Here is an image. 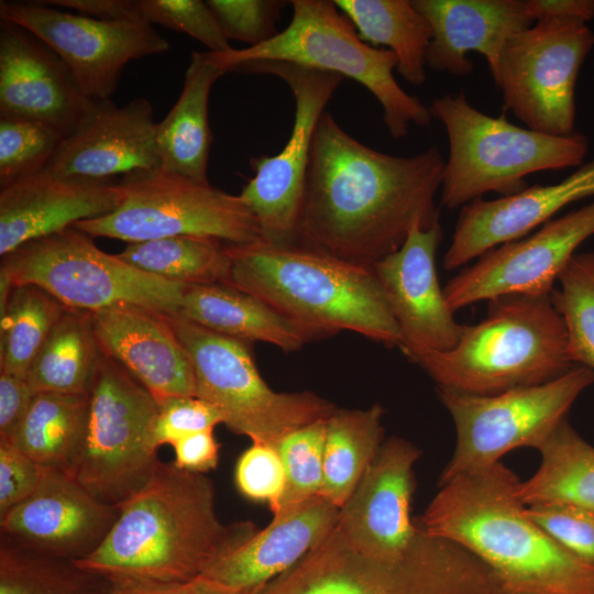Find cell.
Listing matches in <instances>:
<instances>
[{
	"instance_id": "37",
	"label": "cell",
	"mask_w": 594,
	"mask_h": 594,
	"mask_svg": "<svg viewBox=\"0 0 594 594\" xmlns=\"http://www.w3.org/2000/svg\"><path fill=\"white\" fill-rule=\"evenodd\" d=\"M558 282L550 297L566 329L569 356L594 371V252L575 253Z\"/></svg>"
},
{
	"instance_id": "4",
	"label": "cell",
	"mask_w": 594,
	"mask_h": 594,
	"mask_svg": "<svg viewBox=\"0 0 594 594\" xmlns=\"http://www.w3.org/2000/svg\"><path fill=\"white\" fill-rule=\"evenodd\" d=\"M226 284L266 302L314 339L352 331L388 346L403 338L372 266L301 244H226Z\"/></svg>"
},
{
	"instance_id": "35",
	"label": "cell",
	"mask_w": 594,
	"mask_h": 594,
	"mask_svg": "<svg viewBox=\"0 0 594 594\" xmlns=\"http://www.w3.org/2000/svg\"><path fill=\"white\" fill-rule=\"evenodd\" d=\"M65 308L36 285H13L6 306L0 309L1 373L26 380Z\"/></svg>"
},
{
	"instance_id": "1",
	"label": "cell",
	"mask_w": 594,
	"mask_h": 594,
	"mask_svg": "<svg viewBox=\"0 0 594 594\" xmlns=\"http://www.w3.org/2000/svg\"><path fill=\"white\" fill-rule=\"evenodd\" d=\"M444 160L436 145L402 157L373 150L324 111L315 130L298 244L373 266L410 229L439 224Z\"/></svg>"
},
{
	"instance_id": "7",
	"label": "cell",
	"mask_w": 594,
	"mask_h": 594,
	"mask_svg": "<svg viewBox=\"0 0 594 594\" xmlns=\"http://www.w3.org/2000/svg\"><path fill=\"white\" fill-rule=\"evenodd\" d=\"M288 26L272 40L253 47L206 52L227 73L240 65L276 61L350 77L381 103L383 122L394 139L408 134L410 123L428 127L431 114L417 97L396 81L395 54L365 43L351 21L330 0H293Z\"/></svg>"
},
{
	"instance_id": "48",
	"label": "cell",
	"mask_w": 594,
	"mask_h": 594,
	"mask_svg": "<svg viewBox=\"0 0 594 594\" xmlns=\"http://www.w3.org/2000/svg\"><path fill=\"white\" fill-rule=\"evenodd\" d=\"M51 7H63L84 16L105 21H143L138 0H47Z\"/></svg>"
},
{
	"instance_id": "34",
	"label": "cell",
	"mask_w": 594,
	"mask_h": 594,
	"mask_svg": "<svg viewBox=\"0 0 594 594\" xmlns=\"http://www.w3.org/2000/svg\"><path fill=\"white\" fill-rule=\"evenodd\" d=\"M117 256L131 266L184 285L224 283L230 257L221 241L176 235L127 243Z\"/></svg>"
},
{
	"instance_id": "22",
	"label": "cell",
	"mask_w": 594,
	"mask_h": 594,
	"mask_svg": "<svg viewBox=\"0 0 594 594\" xmlns=\"http://www.w3.org/2000/svg\"><path fill=\"white\" fill-rule=\"evenodd\" d=\"M102 351L140 382L157 403L195 396L193 366L169 315L133 304L91 312Z\"/></svg>"
},
{
	"instance_id": "50",
	"label": "cell",
	"mask_w": 594,
	"mask_h": 594,
	"mask_svg": "<svg viewBox=\"0 0 594 594\" xmlns=\"http://www.w3.org/2000/svg\"><path fill=\"white\" fill-rule=\"evenodd\" d=\"M103 594H204L197 580L185 583L123 582L110 583Z\"/></svg>"
},
{
	"instance_id": "12",
	"label": "cell",
	"mask_w": 594,
	"mask_h": 594,
	"mask_svg": "<svg viewBox=\"0 0 594 594\" xmlns=\"http://www.w3.org/2000/svg\"><path fill=\"white\" fill-rule=\"evenodd\" d=\"M593 383V370L574 365L550 382L495 395L437 387L457 435L453 454L441 473L439 486L458 475L487 469L514 449L538 450Z\"/></svg>"
},
{
	"instance_id": "16",
	"label": "cell",
	"mask_w": 594,
	"mask_h": 594,
	"mask_svg": "<svg viewBox=\"0 0 594 594\" xmlns=\"http://www.w3.org/2000/svg\"><path fill=\"white\" fill-rule=\"evenodd\" d=\"M593 234L594 201L482 254L448 282L447 302L454 312L507 295L550 294L576 249Z\"/></svg>"
},
{
	"instance_id": "21",
	"label": "cell",
	"mask_w": 594,
	"mask_h": 594,
	"mask_svg": "<svg viewBox=\"0 0 594 594\" xmlns=\"http://www.w3.org/2000/svg\"><path fill=\"white\" fill-rule=\"evenodd\" d=\"M152 105L136 98L123 107L94 100L79 127L64 138L45 169L73 179L113 182L160 168Z\"/></svg>"
},
{
	"instance_id": "25",
	"label": "cell",
	"mask_w": 594,
	"mask_h": 594,
	"mask_svg": "<svg viewBox=\"0 0 594 594\" xmlns=\"http://www.w3.org/2000/svg\"><path fill=\"white\" fill-rule=\"evenodd\" d=\"M413 4L432 30L426 64L458 77L472 73L468 54L477 52L494 78L507 42L535 23L525 0H414Z\"/></svg>"
},
{
	"instance_id": "10",
	"label": "cell",
	"mask_w": 594,
	"mask_h": 594,
	"mask_svg": "<svg viewBox=\"0 0 594 594\" xmlns=\"http://www.w3.org/2000/svg\"><path fill=\"white\" fill-rule=\"evenodd\" d=\"M13 285H36L67 308L95 312L119 304L177 315L186 285L144 273L101 251L72 227L1 256Z\"/></svg>"
},
{
	"instance_id": "43",
	"label": "cell",
	"mask_w": 594,
	"mask_h": 594,
	"mask_svg": "<svg viewBox=\"0 0 594 594\" xmlns=\"http://www.w3.org/2000/svg\"><path fill=\"white\" fill-rule=\"evenodd\" d=\"M234 481L245 498L274 505L285 487V469L277 449L252 442L237 462Z\"/></svg>"
},
{
	"instance_id": "30",
	"label": "cell",
	"mask_w": 594,
	"mask_h": 594,
	"mask_svg": "<svg viewBox=\"0 0 594 594\" xmlns=\"http://www.w3.org/2000/svg\"><path fill=\"white\" fill-rule=\"evenodd\" d=\"M103 355L91 312L66 307L26 381L34 392L88 395Z\"/></svg>"
},
{
	"instance_id": "2",
	"label": "cell",
	"mask_w": 594,
	"mask_h": 594,
	"mask_svg": "<svg viewBox=\"0 0 594 594\" xmlns=\"http://www.w3.org/2000/svg\"><path fill=\"white\" fill-rule=\"evenodd\" d=\"M205 474L160 462L150 480L118 506L101 544L74 563L110 583H185L252 537V522L222 524Z\"/></svg>"
},
{
	"instance_id": "3",
	"label": "cell",
	"mask_w": 594,
	"mask_h": 594,
	"mask_svg": "<svg viewBox=\"0 0 594 594\" xmlns=\"http://www.w3.org/2000/svg\"><path fill=\"white\" fill-rule=\"evenodd\" d=\"M520 482L502 462L458 475L415 520L424 532L475 556L510 594H594V568L527 515Z\"/></svg>"
},
{
	"instance_id": "44",
	"label": "cell",
	"mask_w": 594,
	"mask_h": 594,
	"mask_svg": "<svg viewBox=\"0 0 594 594\" xmlns=\"http://www.w3.org/2000/svg\"><path fill=\"white\" fill-rule=\"evenodd\" d=\"M222 424L219 411L196 396H172L158 403V414L154 426V441L157 448L175 444L180 439Z\"/></svg>"
},
{
	"instance_id": "27",
	"label": "cell",
	"mask_w": 594,
	"mask_h": 594,
	"mask_svg": "<svg viewBox=\"0 0 594 594\" xmlns=\"http://www.w3.org/2000/svg\"><path fill=\"white\" fill-rule=\"evenodd\" d=\"M177 315L222 336L270 343L284 352L315 340L263 300L226 283L186 285Z\"/></svg>"
},
{
	"instance_id": "38",
	"label": "cell",
	"mask_w": 594,
	"mask_h": 594,
	"mask_svg": "<svg viewBox=\"0 0 594 594\" xmlns=\"http://www.w3.org/2000/svg\"><path fill=\"white\" fill-rule=\"evenodd\" d=\"M327 419L296 429L278 443L277 451L285 469V487L278 501L270 506L273 516L320 495Z\"/></svg>"
},
{
	"instance_id": "6",
	"label": "cell",
	"mask_w": 594,
	"mask_h": 594,
	"mask_svg": "<svg viewBox=\"0 0 594 594\" xmlns=\"http://www.w3.org/2000/svg\"><path fill=\"white\" fill-rule=\"evenodd\" d=\"M429 112L448 135L440 196L448 209L492 191L508 196L524 190L526 176L578 166L588 148L580 133L550 135L515 125L504 116H487L463 91L435 99Z\"/></svg>"
},
{
	"instance_id": "26",
	"label": "cell",
	"mask_w": 594,
	"mask_h": 594,
	"mask_svg": "<svg viewBox=\"0 0 594 594\" xmlns=\"http://www.w3.org/2000/svg\"><path fill=\"white\" fill-rule=\"evenodd\" d=\"M340 508L316 496L274 516L272 522L215 561L199 578L240 591L262 585L295 565L337 526Z\"/></svg>"
},
{
	"instance_id": "42",
	"label": "cell",
	"mask_w": 594,
	"mask_h": 594,
	"mask_svg": "<svg viewBox=\"0 0 594 594\" xmlns=\"http://www.w3.org/2000/svg\"><path fill=\"white\" fill-rule=\"evenodd\" d=\"M283 0H208L224 36L250 44V47L263 44L278 32L275 23L283 8Z\"/></svg>"
},
{
	"instance_id": "36",
	"label": "cell",
	"mask_w": 594,
	"mask_h": 594,
	"mask_svg": "<svg viewBox=\"0 0 594 594\" xmlns=\"http://www.w3.org/2000/svg\"><path fill=\"white\" fill-rule=\"evenodd\" d=\"M110 582L73 561L20 548L4 539L0 548V594H103Z\"/></svg>"
},
{
	"instance_id": "11",
	"label": "cell",
	"mask_w": 594,
	"mask_h": 594,
	"mask_svg": "<svg viewBox=\"0 0 594 594\" xmlns=\"http://www.w3.org/2000/svg\"><path fill=\"white\" fill-rule=\"evenodd\" d=\"M118 184L122 199L113 211L74 227L92 238L127 243L176 235L234 245L262 239L257 219L240 195L161 168L130 173Z\"/></svg>"
},
{
	"instance_id": "14",
	"label": "cell",
	"mask_w": 594,
	"mask_h": 594,
	"mask_svg": "<svg viewBox=\"0 0 594 594\" xmlns=\"http://www.w3.org/2000/svg\"><path fill=\"white\" fill-rule=\"evenodd\" d=\"M594 33L579 19L535 22L506 44L493 78L503 101L526 128L550 135L574 133V90Z\"/></svg>"
},
{
	"instance_id": "17",
	"label": "cell",
	"mask_w": 594,
	"mask_h": 594,
	"mask_svg": "<svg viewBox=\"0 0 594 594\" xmlns=\"http://www.w3.org/2000/svg\"><path fill=\"white\" fill-rule=\"evenodd\" d=\"M118 514L66 472L46 468L36 491L0 516V530L20 548L75 562L101 544Z\"/></svg>"
},
{
	"instance_id": "41",
	"label": "cell",
	"mask_w": 594,
	"mask_h": 594,
	"mask_svg": "<svg viewBox=\"0 0 594 594\" xmlns=\"http://www.w3.org/2000/svg\"><path fill=\"white\" fill-rule=\"evenodd\" d=\"M527 515L553 540L594 568V513L561 502L526 506Z\"/></svg>"
},
{
	"instance_id": "24",
	"label": "cell",
	"mask_w": 594,
	"mask_h": 594,
	"mask_svg": "<svg viewBox=\"0 0 594 594\" xmlns=\"http://www.w3.org/2000/svg\"><path fill=\"white\" fill-rule=\"evenodd\" d=\"M118 182H89L42 169L0 190V255L113 211Z\"/></svg>"
},
{
	"instance_id": "28",
	"label": "cell",
	"mask_w": 594,
	"mask_h": 594,
	"mask_svg": "<svg viewBox=\"0 0 594 594\" xmlns=\"http://www.w3.org/2000/svg\"><path fill=\"white\" fill-rule=\"evenodd\" d=\"M224 74L208 59L206 52H191L182 92L167 116L157 123L161 169L209 184L212 133L208 102L213 84Z\"/></svg>"
},
{
	"instance_id": "8",
	"label": "cell",
	"mask_w": 594,
	"mask_h": 594,
	"mask_svg": "<svg viewBox=\"0 0 594 594\" xmlns=\"http://www.w3.org/2000/svg\"><path fill=\"white\" fill-rule=\"evenodd\" d=\"M189 356L195 396L213 406L232 432L277 449L289 432L329 418L337 407L310 392L277 393L262 378L248 342L169 315Z\"/></svg>"
},
{
	"instance_id": "51",
	"label": "cell",
	"mask_w": 594,
	"mask_h": 594,
	"mask_svg": "<svg viewBox=\"0 0 594 594\" xmlns=\"http://www.w3.org/2000/svg\"><path fill=\"white\" fill-rule=\"evenodd\" d=\"M510 594V593H509Z\"/></svg>"
},
{
	"instance_id": "47",
	"label": "cell",
	"mask_w": 594,
	"mask_h": 594,
	"mask_svg": "<svg viewBox=\"0 0 594 594\" xmlns=\"http://www.w3.org/2000/svg\"><path fill=\"white\" fill-rule=\"evenodd\" d=\"M174 464L183 470L206 473L217 468L219 443L213 430H205L189 435L175 444Z\"/></svg>"
},
{
	"instance_id": "32",
	"label": "cell",
	"mask_w": 594,
	"mask_h": 594,
	"mask_svg": "<svg viewBox=\"0 0 594 594\" xmlns=\"http://www.w3.org/2000/svg\"><path fill=\"white\" fill-rule=\"evenodd\" d=\"M536 473L520 482L518 496L526 505L570 503L594 513V446L562 420L538 449Z\"/></svg>"
},
{
	"instance_id": "15",
	"label": "cell",
	"mask_w": 594,
	"mask_h": 594,
	"mask_svg": "<svg viewBox=\"0 0 594 594\" xmlns=\"http://www.w3.org/2000/svg\"><path fill=\"white\" fill-rule=\"evenodd\" d=\"M0 16L50 46L90 100L110 99L129 62L169 50V43L144 21L97 20L41 1H1Z\"/></svg>"
},
{
	"instance_id": "33",
	"label": "cell",
	"mask_w": 594,
	"mask_h": 594,
	"mask_svg": "<svg viewBox=\"0 0 594 594\" xmlns=\"http://www.w3.org/2000/svg\"><path fill=\"white\" fill-rule=\"evenodd\" d=\"M88 410V395L36 392L7 441L44 468L68 474L80 446Z\"/></svg>"
},
{
	"instance_id": "29",
	"label": "cell",
	"mask_w": 594,
	"mask_h": 594,
	"mask_svg": "<svg viewBox=\"0 0 594 594\" xmlns=\"http://www.w3.org/2000/svg\"><path fill=\"white\" fill-rule=\"evenodd\" d=\"M360 37L384 45L397 58V72L414 86L426 81V53L432 38L428 20L409 0H336Z\"/></svg>"
},
{
	"instance_id": "39",
	"label": "cell",
	"mask_w": 594,
	"mask_h": 594,
	"mask_svg": "<svg viewBox=\"0 0 594 594\" xmlns=\"http://www.w3.org/2000/svg\"><path fill=\"white\" fill-rule=\"evenodd\" d=\"M63 139L44 123L0 117V188L44 169Z\"/></svg>"
},
{
	"instance_id": "31",
	"label": "cell",
	"mask_w": 594,
	"mask_h": 594,
	"mask_svg": "<svg viewBox=\"0 0 594 594\" xmlns=\"http://www.w3.org/2000/svg\"><path fill=\"white\" fill-rule=\"evenodd\" d=\"M384 408L337 409L328 419L320 496L340 509L384 442Z\"/></svg>"
},
{
	"instance_id": "13",
	"label": "cell",
	"mask_w": 594,
	"mask_h": 594,
	"mask_svg": "<svg viewBox=\"0 0 594 594\" xmlns=\"http://www.w3.org/2000/svg\"><path fill=\"white\" fill-rule=\"evenodd\" d=\"M235 73L280 78L295 99L290 136L276 155L250 158L254 176L240 197L255 215L262 239L279 245L298 244L307 169L317 124L343 77L286 62L260 61Z\"/></svg>"
},
{
	"instance_id": "46",
	"label": "cell",
	"mask_w": 594,
	"mask_h": 594,
	"mask_svg": "<svg viewBox=\"0 0 594 594\" xmlns=\"http://www.w3.org/2000/svg\"><path fill=\"white\" fill-rule=\"evenodd\" d=\"M35 393L25 378L0 373V440L15 431Z\"/></svg>"
},
{
	"instance_id": "9",
	"label": "cell",
	"mask_w": 594,
	"mask_h": 594,
	"mask_svg": "<svg viewBox=\"0 0 594 594\" xmlns=\"http://www.w3.org/2000/svg\"><path fill=\"white\" fill-rule=\"evenodd\" d=\"M157 414L153 395L105 354L88 394L86 426L68 474L99 501L122 503L161 462L154 441Z\"/></svg>"
},
{
	"instance_id": "40",
	"label": "cell",
	"mask_w": 594,
	"mask_h": 594,
	"mask_svg": "<svg viewBox=\"0 0 594 594\" xmlns=\"http://www.w3.org/2000/svg\"><path fill=\"white\" fill-rule=\"evenodd\" d=\"M141 19L185 33L202 43L209 52L232 48L207 1L201 0H138Z\"/></svg>"
},
{
	"instance_id": "45",
	"label": "cell",
	"mask_w": 594,
	"mask_h": 594,
	"mask_svg": "<svg viewBox=\"0 0 594 594\" xmlns=\"http://www.w3.org/2000/svg\"><path fill=\"white\" fill-rule=\"evenodd\" d=\"M46 468L7 441H0V516L28 499Z\"/></svg>"
},
{
	"instance_id": "19",
	"label": "cell",
	"mask_w": 594,
	"mask_h": 594,
	"mask_svg": "<svg viewBox=\"0 0 594 594\" xmlns=\"http://www.w3.org/2000/svg\"><path fill=\"white\" fill-rule=\"evenodd\" d=\"M420 454L416 446L403 438L385 440L340 509L337 527L366 556L398 559L415 539L418 528L410 517L413 469Z\"/></svg>"
},
{
	"instance_id": "23",
	"label": "cell",
	"mask_w": 594,
	"mask_h": 594,
	"mask_svg": "<svg viewBox=\"0 0 594 594\" xmlns=\"http://www.w3.org/2000/svg\"><path fill=\"white\" fill-rule=\"evenodd\" d=\"M594 196V160L561 182L516 194L475 199L459 212L443 267L453 271L507 242L522 239L571 202Z\"/></svg>"
},
{
	"instance_id": "18",
	"label": "cell",
	"mask_w": 594,
	"mask_h": 594,
	"mask_svg": "<svg viewBox=\"0 0 594 594\" xmlns=\"http://www.w3.org/2000/svg\"><path fill=\"white\" fill-rule=\"evenodd\" d=\"M442 237L440 223L428 230L417 223L399 250L372 266L399 327L402 352L449 351L463 334L437 276Z\"/></svg>"
},
{
	"instance_id": "20",
	"label": "cell",
	"mask_w": 594,
	"mask_h": 594,
	"mask_svg": "<svg viewBox=\"0 0 594 594\" xmlns=\"http://www.w3.org/2000/svg\"><path fill=\"white\" fill-rule=\"evenodd\" d=\"M92 101L50 46L24 28L1 20L0 117L37 121L66 138Z\"/></svg>"
},
{
	"instance_id": "5",
	"label": "cell",
	"mask_w": 594,
	"mask_h": 594,
	"mask_svg": "<svg viewBox=\"0 0 594 594\" xmlns=\"http://www.w3.org/2000/svg\"><path fill=\"white\" fill-rule=\"evenodd\" d=\"M437 384L474 395H495L550 382L571 370L566 329L550 294L488 300L485 319L465 326L449 351L403 352Z\"/></svg>"
},
{
	"instance_id": "49",
	"label": "cell",
	"mask_w": 594,
	"mask_h": 594,
	"mask_svg": "<svg viewBox=\"0 0 594 594\" xmlns=\"http://www.w3.org/2000/svg\"><path fill=\"white\" fill-rule=\"evenodd\" d=\"M535 22L550 19H579L586 23L594 18V0H525Z\"/></svg>"
}]
</instances>
